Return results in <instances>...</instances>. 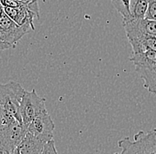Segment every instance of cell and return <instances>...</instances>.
Wrapping results in <instances>:
<instances>
[{
    "label": "cell",
    "mask_w": 156,
    "mask_h": 154,
    "mask_svg": "<svg viewBox=\"0 0 156 154\" xmlns=\"http://www.w3.org/2000/svg\"><path fill=\"white\" fill-rule=\"evenodd\" d=\"M129 60L136 72L144 81V87L153 94L156 92V51H147L132 54Z\"/></svg>",
    "instance_id": "6da1fadb"
},
{
    "label": "cell",
    "mask_w": 156,
    "mask_h": 154,
    "mask_svg": "<svg viewBox=\"0 0 156 154\" xmlns=\"http://www.w3.org/2000/svg\"><path fill=\"white\" fill-rule=\"evenodd\" d=\"M46 111L45 98L39 96L35 89L24 91L20 101V114L25 129L37 116Z\"/></svg>",
    "instance_id": "7a4b0ae2"
},
{
    "label": "cell",
    "mask_w": 156,
    "mask_h": 154,
    "mask_svg": "<svg viewBox=\"0 0 156 154\" xmlns=\"http://www.w3.org/2000/svg\"><path fill=\"white\" fill-rule=\"evenodd\" d=\"M25 89L19 82L11 81L5 84H0V106H4L13 118L21 122L20 114V101Z\"/></svg>",
    "instance_id": "3957f363"
},
{
    "label": "cell",
    "mask_w": 156,
    "mask_h": 154,
    "mask_svg": "<svg viewBox=\"0 0 156 154\" xmlns=\"http://www.w3.org/2000/svg\"><path fill=\"white\" fill-rule=\"evenodd\" d=\"M3 12L27 33L35 30L33 21L35 18L38 19L40 16L37 0L27 3L25 5L17 8L3 7Z\"/></svg>",
    "instance_id": "277c9868"
},
{
    "label": "cell",
    "mask_w": 156,
    "mask_h": 154,
    "mask_svg": "<svg viewBox=\"0 0 156 154\" xmlns=\"http://www.w3.org/2000/svg\"><path fill=\"white\" fill-rule=\"evenodd\" d=\"M118 146L122 149V152L115 154H155L146 131L137 132L134 135L133 141L128 136L119 140Z\"/></svg>",
    "instance_id": "5b68a950"
},
{
    "label": "cell",
    "mask_w": 156,
    "mask_h": 154,
    "mask_svg": "<svg viewBox=\"0 0 156 154\" xmlns=\"http://www.w3.org/2000/svg\"><path fill=\"white\" fill-rule=\"evenodd\" d=\"M26 129L22 123L15 121L0 129V154H11L20 144Z\"/></svg>",
    "instance_id": "8992f818"
},
{
    "label": "cell",
    "mask_w": 156,
    "mask_h": 154,
    "mask_svg": "<svg viewBox=\"0 0 156 154\" xmlns=\"http://www.w3.org/2000/svg\"><path fill=\"white\" fill-rule=\"evenodd\" d=\"M54 128V122L46 111L37 116L27 127L26 131L35 137L48 142L53 139Z\"/></svg>",
    "instance_id": "52a82bcc"
},
{
    "label": "cell",
    "mask_w": 156,
    "mask_h": 154,
    "mask_svg": "<svg viewBox=\"0 0 156 154\" xmlns=\"http://www.w3.org/2000/svg\"><path fill=\"white\" fill-rule=\"evenodd\" d=\"M26 34L28 33L21 27L10 19L4 12H2L0 15V42L11 47H15L17 43Z\"/></svg>",
    "instance_id": "ba28073f"
},
{
    "label": "cell",
    "mask_w": 156,
    "mask_h": 154,
    "mask_svg": "<svg viewBox=\"0 0 156 154\" xmlns=\"http://www.w3.org/2000/svg\"><path fill=\"white\" fill-rule=\"evenodd\" d=\"M46 143L26 131L18 146L11 154H42Z\"/></svg>",
    "instance_id": "9c48e42d"
},
{
    "label": "cell",
    "mask_w": 156,
    "mask_h": 154,
    "mask_svg": "<svg viewBox=\"0 0 156 154\" xmlns=\"http://www.w3.org/2000/svg\"><path fill=\"white\" fill-rule=\"evenodd\" d=\"M129 42L132 47L133 54L141 53L147 51H156V37L142 35L134 38L129 39Z\"/></svg>",
    "instance_id": "30bf717a"
},
{
    "label": "cell",
    "mask_w": 156,
    "mask_h": 154,
    "mask_svg": "<svg viewBox=\"0 0 156 154\" xmlns=\"http://www.w3.org/2000/svg\"><path fill=\"white\" fill-rule=\"evenodd\" d=\"M149 0H130L129 18L134 19H145Z\"/></svg>",
    "instance_id": "8fae6325"
},
{
    "label": "cell",
    "mask_w": 156,
    "mask_h": 154,
    "mask_svg": "<svg viewBox=\"0 0 156 154\" xmlns=\"http://www.w3.org/2000/svg\"><path fill=\"white\" fill-rule=\"evenodd\" d=\"M129 1L130 0H111L115 8L122 16V19L129 18Z\"/></svg>",
    "instance_id": "7c38bea8"
},
{
    "label": "cell",
    "mask_w": 156,
    "mask_h": 154,
    "mask_svg": "<svg viewBox=\"0 0 156 154\" xmlns=\"http://www.w3.org/2000/svg\"><path fill=\"white\" fill-rule=\"evenodd\" d=\"M145 19L156 20V0H149Z\"/></svg>",
    "instance_id": "4fadbf2b"
},
{
    "label": "cell",
    "mask_w": 156,
    "mask_h": 154,
    "mask_svg": "<svg viewBox=\"0 0 156 154\" xmlns=\"http://www.w3.org/2000/svg\"><path fill=\"white\" fill-rule=\"evenodd\" d=\"M42 154H58L57 150H56V146H55V142L53 139L48 141L44 145Z\"/></svg>",
    "instance_id": "5bb4252c"
},
{
    "label": "cell",
    "mask_w": 156,
    "mask_h": 154,
    "mask_svg": "<svg viewBox=\"0 0 156 154\" xmlns=\"http://www.w3.org/2000/svg\"><path fill=\"white\" fill-rule=\"evenodd\" d=\"M11 48V46L5 44V43H2L0 42V51H4V50H7V49Z\"/></svg>",
    "instance_id": "9a60e30c"
},
{
    "label": "cell",
    "mask_w": 156,
    "mask_h": 154,
    "mask_svg": "<svg viewBox=\"0 0 156 154\" xmlns=\"http://www.w3.org/2000/svg\"><path fill=\"white\" fill-rule=\"evenodd\" d=\"M2 12H3V6H2L1 4H0V15L2 14Z\"/></svg>",
    "instance_id": "2e32d148"
},
{
    "label": "cell",
    "mask_w": 156,
    "mask_h": 154,
    "mask_svg": "<svg viewBox=\"0 0 156 154\" xmlns=\"http://www.w3.org/2000/svg\"><path fill=\"white\" fill-rule=\"evenodd\" d=\"M154 95H155V96H156V92H155V94H154Z\"/></svg>",
    "instance_id": "e0dca14e"
}]
</instances>
